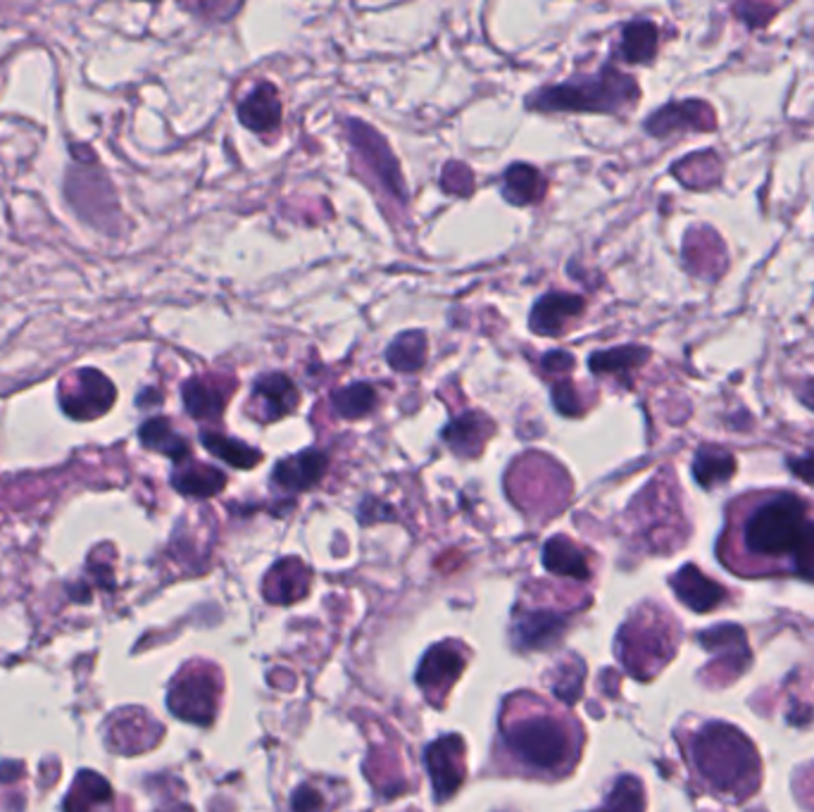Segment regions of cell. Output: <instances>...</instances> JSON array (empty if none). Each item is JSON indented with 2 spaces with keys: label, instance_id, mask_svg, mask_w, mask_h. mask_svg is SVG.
Returning <instances> with one entry per match:
<instances>
[{
  "label": "cell",
  "instance_id": "6da1fadb",
  "mask_svg": "<svg viewBox=\"0 0 814 812\" xmlns=\"http://www.w3.org/2000/svg\"><path fill=\"white\" fill-rule=\"evenodd\" d=\"M743 515L738 520L736 543H724L720 555L738 574L793 572L800 545L814 520V508L795 494H762L746 503H736Z\"/></svg>",
  "mask_w": 814,
  "mask_h": 812
},
{
  "label": "cell",
  "instance_id": "7a4b0ae2",
  "mask_svg": "<svg viewBox=\"0 0 814 812\" xmlns=\"http://www.w3.org/2000/svg\"><path fill=\"white\" fill-rule=\"evenodd\" d=\"M691 760L712 789L722 793L748 796L760 779L750 741L728 724H708L691 744Z\"/></svg>",
  "mask_w": 814,
  "mask_h": 812
},
{
  "label": "cell",
  "instance_id": "3957f363",
  "mask_svg": "<svg viewBox=\"0 0 814 812\" xmlns=\"http://www.w3.org/2000/svg\"><path fill=\"white\" fill-rule=\"evenodd\" d=\"M636 101V81L608 65L593 77H574L536 91L529 98V108L543 112H620Z\"/></svg>",
  "mask_w": 814,
  "mask_h": 812
},
{
  "label": "cell",
  "instance_id": "277c9868",
  "mask_svg": "<svg viewBox=\"0 0 814 812\" xmlns=\"http://www.w3.org/2000/svg\"><path fill=\"white\" fill-rule=\"evenodd\" d=\"M505 744L527 767L557 772L572 763L574 744L572 736L553 718H527L512 724L505 732Z\"/></svg>",
  "mask_w": 814,
  "mask_h": 812
},
{
  "label": "cell",
  "instance_id": "5b68a950",
  "mask_svg": "<svg viewBox=\"0 0 814 812\" xmlns=\"http://www.w3.org/2000/svg\"><path fill=\"white\" fill-rule=\"evenodd\" d=\"M60 408L77 422H91L112 410L117 401V388L101 370L81 368L69 372L58 388Z\"/></svg>",
  "mask_w": 814,
  "mask_h": 812
},
{
  "label": "cell",
  "instance_id": "8992f818",
  "mask_svg": "<svg viewBox=\"0 0 814 812\" xmlns=\"http://www.w3.org/2000/svg\"><path fill=\"white\" fill-rule=\"evenodd\" d=\"M219 681L207 669H191L189 675H181L170 693V708L177 718L207 724L215 715L217 708Z\"/></svg>",
  "mask_w": 814,
  "mask_h": 812
},
{
  "label": "cell",
  "instance_id": "52a82bcc",
  "mask_svg": "<svg viewBox=\"0 0 814 812\" xmlns=\"http://www.w3.org/2000/svg\"><path fill=\"white\" fill-rule=\"evenodd\" d=\"M674 641L667 629L659 624L631 622L622 632V661L636 675H651L663 663L669 661Z\"/></svg>",
  "mask_w": 814,
  "mask_h": 812
},
{
  "label": "cell",
  "instance_id": "ba28073f",
  "mask_svg": "<svg viewBox=\"0 0 814 812\" xmlns=\"http://www.w3.org/2000/svg\"><path fill=\"white\" fill-rule=\"evenodd\" d=\"M348 132L350 142H353L355 150L364 158V162H368L372 174L382 181V187L396 195L398 201H405V184L398 170V162L391 156V148L386 146L384 138L358 120L348 122Z\"/></svg>",
  "mask_w": 814,
  "mask_h": 812
},
{
  "label": "cell",
  "instance_id": "9c48e42d",
  "mask_svg": "<svg viewBox=\"0 0 814 812\" xmlns=\"http://www.w3.org/2000/svg\"><path fill=\"white\" fill-rule=\"evenodd\" d=\"M238 388L234 380H217V376H191L181 386L186 413L199 422H215L227 408L229 396Z\"/></svg>",
  "mask_w": 814,
  "mask_h": 812
},
{
  "label": "cell",
  "instance_id": "30bf717a",
  "mask_svg": "<svg viewBox=\"0 0 814 812\" xmlns=\"http://www.w3.org/2000/svg\"><path fill=\"white\" fill-rule=\"evenodd\" d=\"M586 311V301L577 293H545L536 301L529 315V327L539 336H559L572 319L581 317Z\"/></svg>",
  "mask_w": 814,
  "mask_h": 812
},
{
  "label": "cell",
  "instance_id": "8fae6325",
  "mask_svg": "<svg viewBox=\"0 0 814 812\" xmlns=\"http://www.w3.org/2000/svg\"><path fill=\"white\" fill-rule=\"evenodd\" d=\"M327 467H329L327 453L307 448V451L279 460L272 472V482L279 488H284V492H307V488H313L321 482V477L327 474Z\"/></svg>",
  "mask_w": 814,
  "mask_h": 812
},
{
  "label": "cell",
  "instance_id": "7c38bea8",
  "mask_svg": "<svg viewBox=\"0 0 814 812\" xmlns=\"http://www.w3.org/2000/svg\"><path fill=\"white\" fill-rule=\"evenodd\" d=\"M258 401L262 422H276L284 419L301 403V391L291 382V376L282 372L262 374L260 380L252 384V403Z\"/></svg>",
  "mask_w": 814,
  "mask_h": 812
},
{
  "label": "cell",
  "instance_id": "4fadbf2b",
  "mask_svg": "<svg viewBox=\"0 0 814 812\" xmlns=\"http://www.w3.org/2000/svg\"><path fill=\"white\" fill-rule=\"evenodd\" d=\"M427 765L439 801L453 796L462 779H465V769H462V741L457 736L439 738L427 751Z\"/></svg>",
  "mask_w": 814,
  "mask_h": 812
},
{
  "label": "cell",
  "instance_id": "5bb4252c",
  "mask_svg": "<svg viewBox=\"0 0 814 812\" xmlns=\"http://www.w3.org/2000/svg\"><path fill=\"white\" fill-rule=\"evenodd\" d=\"M282 112L284 110L276 87H272L270 81H262L238 103V122L256 134H270L282 124Z\"/></svg>",
  "mask_w": 814,
  "mask_h": 812
},
{
  "label": "cell",
  "instance_id": "9a60e30c",
  "mask_svg": "<svg viewBox=\"0 0 814 812\" xmlns=\"http://www.w3.org/2000/svg\"><path fill=\"white\" fill-rule=\"evenodd\" d=\"M490 433H494V422H490L486 415L470 410L465 415L455 417L453 422L441 431V437L453 453L465 455V458H476L484 451L486 439L490 437Z\"/></svg>",
  "mask_w": 814,
  "mask_h": 812
},
{
  "label": "cell",
  "instance_id": "2e32d148",
  "mask_svg": "<svg viewBox=\"0 0 814 812\" xmlns=\"http://www.w3.org/2000/svg\"><path fill=\"white\" fill-rule=\"evenodd\" d=\"M172 486L179 494L191 498H210L217 496L224 486H227V474L213 465H203V462L186 460L177 465L172 472Z\"/></svg>",
  "mask_w": 814,
  "mask_h": 812
},
{
  "label": "cell",
  "instance_id": "e0dca14e",
  "mask_svg": "<svg viewBox=\"0 0 814 812\" xmlns=\"http://www.w3.org/2000/svg\"><path fill=\"white\" fill-rule=\"evenodd\" d=\"M671 586L683 604L698 612H708L712 608H717L726 596V591L720 584L708 579L705 574H700V569L693 565H686L677 577L671 579Z\"/></svg>",
  "mask_w": 814,
  "mask_h": 812
},
{
  "label": "cell",
  "instance_id": "ac0fdd59",
  "mask_svg": "<svg viewBox=\"0 0 814 812\" xmlns=\"http://www.w3.org/2000/svg\"><path fill=\"white\" fill-rule=\"evenodd\" d=\"M462 667H465L462 653L443 643V646H437L427 653L422 667H419L417 681L427 691H448V686L457 679Z\"/></svg>",
  "mask_w": 814,
  "mask_h": 812
},
{
  "label": "cell",
  "instance_id": "d6986e66",
  "mask_svg": "<svg viewBox=\"0 0 814 812\" xmlns=\"http://www.w3.org/2000/svg\"><path fill=\"white\" fill-rule=\"evenodd\" d=\"M545 189H549V179L533 165L517 162L502 172V195L512 205L539 203L545 195Z\"/></svg>",
  "mask_w": 814,
  "mask_h": 812
},
{
  "label": "cell",
  "instance_id": "ffe728a7",
  "mask_svg": "<svg viewBox=\"0 0 814 812\" xmlns=\"http://www.w3.org/2000/svg\"><path fill=\"white\" fill-rule=\"evenodd\" d=\"M138 439H142V446L148 448V451L172 458L177 465L191 460V443L174 431L172 422L167 417L146 419L142 429H138Z\"/></svg>",
  "mask_w": 814,
  "mask_h": 812
},
{
  "label": "cell",
  "instance_id": "44dd1931",
  "mask_svg": "<svg viewBox=\"0 0 814 812\" xmlns=\"http://www.w3.org/2000/svg\"><path fill=\"white\" fill-rule=\"evenodd\" d=\"M565 629V618L557 612L536 610L524 612L515 624V639L522 649H545L559 639Z\"/></svg>",
  "mask_w": 814,
  "mask_h": 812
},
{
  "label": "cell",
  "instance_id": "7402d4cb",
  "mask_svg": "<svg viewBox=\"0 0 814 812\" xmlns=\"http://www.w3.org/2000/svg\"><path fill=\"white\" fill-rule=\"evenodd\" d=\"M543 563L553 574H559V577H572L579 582L591 577V567H588L586 553L567 537H555L545 543Z\"/></svg>",
  "mask_w": 814,
  "mask_h": 812
},
{
  "label": "cell",
  "instance_id": "603a6c76",
  "mask_svg": "<svg viewBox=\"0 0 814 812\" xmlns=\"http://www.w3.org/2000/svg\"><path fill=\"white\" fill-rule=\"evenodd\" d=\"M703 112H710L708 105L703 103H677V105H667L657 112V115H653L648 120V132L653 136H667L671 134L674 129H679L681 124L683 127L689 129H703V127H712V124H705L703 122Z\"/></svg>",
  "mask_w": 814,
  "mask_h": 812
},
{
  "label": "cell",
  "instance_id": "cb8c5ba5",
  "mask_svg": "<svg viewBox=\"0 0 814 812\" xmlns=\"http://www.w3.org/2000/svg\"><path fill=\"white\" fill-rule=\"evenodd\" d=\"M736 472L734 455L720 446H700L693 460V474L700 486L712 488L732 480Z\"/></svg>",
  "mask_w": 814,
  "mask_h": 812
},
{
  "label": "cell",
  "instance_id": "d4e9b609",
  "mask_svg": "<svg viewBox=\"0 0 814 812\" xmlns=\"http://www.w3.org/2000/svg\"><path fill=\"white\" fill-rule=\"evenodd\" d=\"M264 591L276 604H289L293 598H301L307 591V569L301 565V560H284L279 563L270 577H267Z\"/></svg>",
  "mask_w": 814,
  "mask_h": 812
},
{
  "label": "cell",
  "instance_id": "484cf974",
  "mask_svg": "<svg viewBox=\"0 0 814 812\" xmlns=\"http://www.w3.org/2000/svg\"><path fill=\"white\" fill-rule=\"evenodd\" d=\"M427 336L425 331H405L393 339L386 351L388 365L396 372H419L427 362Z\"/></svg>",
  "mask_w": 814,
  "mask_h": 812
},
{
  "label": "cell",
  "instance_id": "4316f807",
  "mask_svg": "<svg viewBox=\"0 0 814 812\" xmlns=\"http://www.w3.org/2000/svg\"><path fill=\"white\" fill-rule=\"evenodd\" d=\"M201 443L207 453H213L215 458L224 460L227 465L231 467H238V470H250L256 467L258 462L262 460V453L256 451V448L238 441V439H229L224 437V433H217V431H203L201 433Z\"/></svg>",
  "mask_w": 814,
  "mask_h": 812
},
{
  "label": "cell",
  "instance_id": "83f0119b",
  "mask_svg": "<svg viewBox=\"0 0 814 812\" xmlns=\"http://www.w3.org/2000/svg\"><path fill=\"white\" fill-rule=\"evenodd\" d=\"M112 801V791L103 777L93 772H81L69 791L65 810L67 812H95L103 810Z\"/></svg>",
  "mask_w": 814,
  "mask_h": 812
},
{
  "label": "cell",
  "instance_id": "f1b7e54d",
  "mask_svg": "<svg viewBox=\"0 0 814 812\" xmlns=\"http://www.w3.org/2000/svg\"><path fill=\"white\" fill-rule=\"evenodd\" d=\"M657 53V26L648 20H634L624 26L620 55L626 63H651Z\"/></svg>",
  "mask_w": 814,
  "mask_h": 812
},
{
  "label": "cell",
  "instance_id": "f546056e",
  "mask_svg": "<svg viewBox=\"0 0 814 812\" xmlns=\"http://www.w3.org/2000/svg\"><path fill=\"white\" fill-rule=\"evenodd\" d=\"M378 403L376 388L368 382H358L343 388H336L331 394V408L339 417L346 419H360L364 415L374 413Z\"/></svg>",
  "mask_w": 814,
  "mask_h": 812
},
{
  "label": "cell",
  "instance_id": "4dcf8cb0",
  "mask_svg": "<svg viewBox=\"0 0 814 812\" xmlns=\"http://www.w3.org/2000/svg\"><path fill=\"white\" fill-rule=\"evenodd\" d=\"M651 358V351L643 346H622L610 351H598L588 358V368L596 374H626L641 368Z\"/></svg>",
  "mask_w": 814,
  "mask_h": 812
},
{
  "label": "cell",
  "instance_id": "1f68e13d",
  "mask_svg": "<svg viewBox=\"0 0 814 812\" xmlns=\"http://www.w3.org/2000/svg\"><path fill=\"white\" fill-rule=\"evenodd\" d=\"M602 812H643V789L638 779L622 777L617 781Z\"/></svg>",
  "mask_w": 814,
  "mask_h": 812
},
{
  "label": "cell",
  "instance_id": "d6a6232c",
  "mask_svg": "<svg viewBox=\"0 0 814 812\" xmlns=\"http://www.w3.org/2000/svg\"><path fill=\"white\" fill-rule=\"evenodd\" d=\"M551 396H553V405L555 410L559 415L565 417H577L584 413V405H581V398H579V391L577 386H574L569 380H557L551 388Z\"/></svg>",
  "mask_w": 814,
  "mask_h": 812
},
{
  "label": "cell",
  "instance_id": "836d02e7",
  "mask_svg": "<svg viewBox=\"0 0 814 812\" xmlns=\"http://www.w3.org/2000/svg\"><path fill=\"white\" fill-rule=\"evenodd\" d=\"M441 187H443L448 193H455V195H470V193L474 191V177H472V172H470V167L460 165V162L445 165L443 177H441Z\"/></svg>",
  "mask_w": 814,
  "mask_h": 812
},
{
  "label": "cell",
  "instance_id": "e575fe53",
  "mask_svg": "<svg viewBox=\"0 0 814 812\" xmlns=\"http://www.w3.org/2000/svg\"><path fill=\"white\" fill-rule=\"evenodd\" d=\"M793 572L798 574V577L814 582V520H812V525L807 529V537H805L803 545H800L798 557H795V563H793Z\"/></svg>",
  "mask_w": 814,
  "mask_h": 812
},
{
  "label": "cell",
  "instance_id": "d590c367",
  "mask_svg": "<svg viewBox=\"0 0 814 812\" xmlns=\"http://www.w3.org/2000/svg\"><path fill=\"white\" fill-rule=\"evenodd\" d=\"M541 370L549 372V374H569L574 370V356L565 353V351H551L545 353L541 358Z\"/></svg>",
  "mask_w": 814,
  "mask_h": 812
},
{
  "label": "cell",
  "instance_id": "8d00e7d4",
  "mask_svg": "<svg viewBox=\"0 0 814 812\" xmlns=\"http://www.w3.org/2000/svg\"><path fill=\"white\" fill-rule=\"evenodd\" d=\"M293 810H296V812H321V810H325V801H321V796L315 789L301 787L296 793H293Z\"/></svg>",
  "mask_w": 814,
  "mask_h": 812
},
{
  "label": "cell",
  "instance_id": "74e56055",
  "mask_svg": "<svg viewBox=\"0 0 814 812\" xmlns=\"http://www.w3.org/2000/svg\"><path fill=\"white\" fill-rule=\"evenodd\" d=\"M789 467L798 474L800 480L814 486V451L800 458H789Z\"/></svg>",
  "mask_w": 814,
  "mask_h": 812
},
{
  "label": "cell",
  "instance_id": "f35d334b",
  "mask_svg": "<svg viewBox=\"0 0 814 812\" xmlns=\"http://www.w3.org/2000/svg\"><path fill=\"white\" fill-rule=\"evenodd\" d=\"M160 403H162V396L156 388H146L144 394L138 396V408H148V405H160Z\"/></svg>",
  "mask_w": 814,
  "mask_h": 812
}]
</instances>
